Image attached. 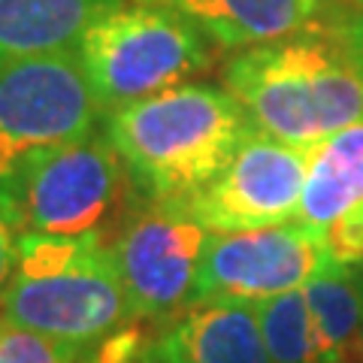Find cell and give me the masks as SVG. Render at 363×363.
Returning <instances> with one entry per match:
<instances>
[{
    "instance_id": "12",
    "label": "cell",
    "mask_w": 363,
    "mask_h": 363,
    "mask_svg": "<svg viewBox=\"0 0 363 363\" xmlns=\"http://www.w3.org/2000/svg\"><path fill=\"white\" fill-rule=\"evenodd\" d=\"M121 0H0V64L73 52L79 37Z\"/></svg>"
},
{
    "instance_id": "16",
    "label": "cell",
    "mask_w": 363,
    "mask_h": 363,
    "mask_svg": "<svg viewBox=\"0 0 363 363\" xmlns=\"http://www.w3.org/2000/svg\"><path fill=\"white\" fill-rule=\"evenodd\" d=\"M161 324L149 318H130L106 339L91 345L82 360L85 363H161L157 345H161Z\"/></svg>"
},
{
    "instance_id": "15",
    "label": "cell",
    "mask_w": 363,
    "mask_h": 363,
    "mask_svg": "<svg viewBox=\"0 0 363 363\" xmlns=\"http://www.w3.org/2000/svg\"><path fill=\"white\" fill-rule=\"evenodd\" d=\"M255 312L269 363H333L303 288L257 303Z\"/></svg>"
},
{
    "instance_id": "4",
    "label": "cell",
    "mask_w": 363,
    "mask_h": 363,
    "mask_svg": "<svg viewBox=\"0 0 363 363\" xmlns=\"http://www.w3.org/2000/svg\"><path fill=\"white\" fill-rule=\"evenodd\" d=\"M140 200L128 164L104 130L33 157L0 191L21 233L91 236L109 245Z\"/></svg>"
},
{
    "instance_id": "14",
    "label": "cell",
    "mask_w": 363,
    "mask_h": 363,
    "mask_svg": "<svg viewBox=\"0 0 363 363\" xmlns=\"http://www.w3.org/2000/svg\"><path fill=\"white\" fill-rule=\"evenodd\" d=\"M303 294L333 363H342L363 336V267L327 260Z\"/></svg>"
},
{
    "instance_id": "11",
    "label": "cell",
    "mask_w": 363,
    "mask_h": 363,
    "mask_svg": "<svg viewBox=\"0 0 363 363\" xmlns=\"http://www.w3.org/2000/svg\"><path fill=\"white\" fill-rule=\"evenodd\" d=\"M161 363H269L255 306L191 303L161 327Z\"/></svg>"
},
{
    "instance_id": "5",
    "label": "cell",
    "mask_w": 363,
    "mask_h": 363,
    "mask_svg": "<svg viewBox=\"0 0 363 363\" xmlns=\"http://www.w3.org/2000/svg\"><path fill=\"white\" fill-rule=\"evenodd\" d=\"M73 52L104 116L182 85L212 61L209 40L191 21L140 0L91 21Z\"/></svg>"
},
{
    "instance_id": "1",
    "label": "cell",
    "mask_w": 363,
    "mask_h": 363,
    "mask_svg": "<svg viewBox=\"0 0 363 363\" xmlns=\"http://www.w3.org/2000/svg\"><path fill=\"white\" fill-rule=\"evenodd\" d=\"M221 85L257 130L303 149L324 143L363 121V9H330L303 33L233 52Z\"/></svg>"
},
{
    "instance_id": "13",
    "label": "cell",
    "mask_w": 363,
    "mask_h": 363,
    "mask_svg": "<svg viewBox=\"0 0 363 363\" xmlns=\"http://www.w3.org/2000/svg\"><path fill=\"white\" fill-rule=\"evenodd\" d=\"M363 203V121L315 145L294 221L324 233Z\"/></svg>"
},
{
    "instance_id": "6",
    "label": "cell",
    "mask_w": 363,
    "mask_h": 363,
    "mask_svg": "<svg viewBox=\"0 0 363 363\" xmlns=\"http://www.w3.org/2000/svg\"><path fill=\"white\" fill-rule=\"evenodd\" d=\"M104 106L76 52L0 64V191L33 157L97 130Z\"/></svg>"
},
{
    "instance_id": "8",
    "label": "cell",
    "mask_w": 363,
    "mask_h": 363,
    "mask_svg": "<svg viewBox=\"0 0 363 363\" xmlns=\"http://www.w3.org/2000/svg\"><path fill=\"white\" fill-rule=\"evenodd\" d=\"M315 145L281 143L264 130H252L206 188L188 206L209 233H240L294 221L303 197Z\"/></svg>"
},
{
    "instance_id": "17",
    "label": "cell",
    "mask_w": 363,
    "mask_h": 363,
    "mask_svg": "<svg viewBox=\"0 0 363 363\" xmlns=\"http://www.w3.org/2000/svg\"><path fill=\"white\" fill-rule=\"evenodd\" d=\"M0 363H85L82 351L0 321Z\"/></svg>"
},
{
    "instance_id": "10",
    "label": "cell",
    "mask_w": 363,
    "mask_h": 363,
    "mask_svg": "<svg viewBox=\"0 0 363 363\" xmlns=\"http://www.w3.org/2000/svg\"><path fill=\"white\" fill-rule=\"evenodd\" d=\"M191 21L221 49H252L315 28L330 16L327 0H140Z\"/></svg>"
},
{
    "instance_id": "7",
    "label": "cell",
    "mask_w": 363,
    "mask_h": 363,
    "mask_svg": "<svg viewBox=\"0 0 363 363\" xmlns=\"http://www.w3.org/2000/svg\"><path fill=\"white\" fill-rule=\"evenodd\" d=\"M209 230L188 200L143 197L112 240V260L136 318L169 321L194 303Z\"/></svg>"
},
{
    "instance_id": "19",
    "label": "cell",
    "mask_w": 363,
    "mask_h": 363,
    "mask_svg": "<svg viewBox=\"0 0 363 363\" xmlns=\"http://www.w3.org/2000/svg\"><path fill=\"white\" fill-rule=\"evenodd\" d=\"M18 236L21 230L16 227V221L9 218L6 206L0 203V297H4V291L9 285V279H13L16 272V260H18Z\"/></svg>"
},
{
    "instance_id": "9",
    "label": "cell",
    "mask_w": 363,
    "mask_h": 363,
    "mask_svg": "<svg viewBox=\"0 0 363 363\" xmlns=\"http://www.w3.org/2000/svg\"><path fill=\"white\" fill-rule=\"evenodd\" d=\"M327 255L324 236L300 221L240 233H209L200 257L194 303L236 300L257 306L306 288Z\"/></svg>"
},
{
    "instance_id": "18",
    "label": "cell",
    "mask_w": 363,
    "mask_h": 363,
    "mask_svg": "<svg viewBox=\"0 0 363 363\" xmlns=\"http://www.w3.org/2000/svg\"><path fill=\"white\" fill-rule=\"evenodd\" d=\"M321 236L330 260L363 267V203L345 212L339 221H333Z\"/></svg>"
},
{
    "instance_id": "3",
    "label": "cell",
    "mask_w": 363,
    "mask_h": 363,
    "mask_svg": "<svg viewBox=\"0 0 363 363\" xmlns=\"http://www.w3.org/2000/svg\"><path fill=\"white\" fill-rule=\"evenodd\" d=\"M128 291L112 245L91 236H18V260L0 297V321L85 351L128 324Z\"/></svg>"
},
{
    "instance_id": "2",
    "label": "cell",
    "mask_w": 363,
    "mask_h": 363,
    "mask_svg": "<svg viewBox=\"0 0 363 363\" xmlns=\"http://www.w3.org/2000/svg\"><path fill=\"white\" fill-rule=\"evenodd\" d=\"M255 130L224 85L182 82L104 116V133L143 197L191 200Z\"/></svg>"
},
{
    "instance_id": "20",
    "label": "cell",
    "mask_w": 363,
    "mask_h": 363,
    "mask_svg": "<svg viewBox=\"0 0 363 363\" xmlns=\"http://www.w3.org/2000/svg\"><path fill=\"white\" fill-rule=\"evenodd\" d=\"M342 363H363V336H360V342L342 357Z\"/></svg>"
}]
</instances>
